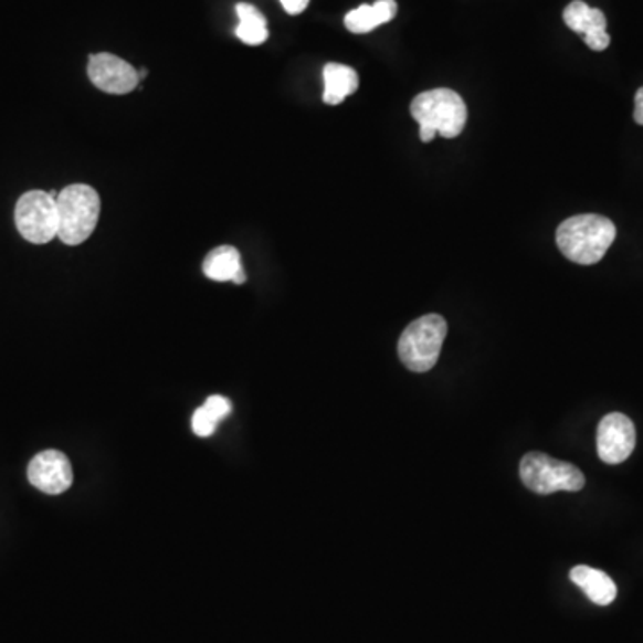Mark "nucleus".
<instances>
[{"instance_id":"obj_6","label":"nucleus","mask_w":643,"mask_h":643,"mask_svg":"<svg viewBox=\"0 0 643 643\" xmlns=\"http://www.w3.org/2000/svg\"><path fill=\"white\" fill-rule=\"evenodd\" d=\"M14 224L29 243L43 245L52 242L60 229L56 199L49 191H28L14 208Z\"/></svg>"},{"instance_id":"obj_13","label":"nucleus","mask_w":643,"mask_h":643,"mask_svg":"<svg viewBox=\"0 0 643 643\" xmlns=\"http://www.w3.org/2000/svg\"><path fill=\"white\" fill-rule=\"evenodd\" d=\"M397 10H399V6H397L396 0H378L372 6H359L356 10L347 13L346 28L355 34L370 33L379 25L396 19Z\"/></svg>"},{"instance_id":"obj_17","label":"nucleus","mask_w":643,"mask_h":643,"mask_svg":"<svg viewBox=\"0 0 643 643\" xmlns=\"http://www.w3.org/2000/svg\"><path fill=\"white\" fill-rule=\"evenodd\" d=\"M204 408L205 410H208V413H210V415L213 417L214 420H217V422H220V420H224L225 417H228L229 413H231V402H229L228 399H225V397L220 396L210 397V399L205 401Z\"/></svg>"},{"instance_id":"obj_16","label":"nucleus","mask_w":643,"mask_h":643,"mask_svg":"<svg viewBox=\"0 0 643 643\" xmlns=\"http://www.w3.org/2000/svg\"><path fill=\"white\" fill-rule=\"evenodd\" d=\"M217 425H219V422H217V420H214L213 417L208 413V410H205L204 405L199 408V410L196 411L193 419H191V428H193V433H196L197 436H201V439H208V436H211V434L214 433Z\"/></svg>"},{"instance_id":"obj_7","label":"nucleus","mask_w":643,"mask_h":643,"mask_svg":"<svg viewBox=\"0 0 643 643\" xmlns=\"http://www.w3.org/2000/svg\"><path fill=\"white\" fill-rule=\"evenodd\" d=\"M636 431L631 419L622 413L604 417L597 429V453L608 465H619L633 454Z\"/></svg>"},{"instance_id":"obj_18","label":"nucleus","mask_w":643,"mask_h":643,"mask_svg":"<svg viewBox=\"0 0 643 643\" xmlns=\"http://www.w3.org/2000/svg\"><path fill=\"white\" fill-rule=\"evenodd\" d=\"M288 14H301L308 8L309 0H280Z\"/></svg>"},{"instance_id":"obj_2","label":"nucleus","mask_w":643,"mask_h":643,"mask_svg":"<svg viewBox=\"0 0 643 643\" xmlns=\"http://www.w3.org/2000/svg\"><path fill=\"white\" fill-rule=\"evenodd\" d=\"M411 117L419 122L420 140L424 144L434 140V136L456 138L466 126V104L454 89H429L417 95L411 103Z\"/></svg>"},{"instance_id":"obj_14","label":"nucleus","mask_w":643,"mask_h":643,"mask_svg":"<svg viewBox=\"0 0 643 643\" xmlns=\"http://www.w3.org/2000/svg\"><path fill=\"white\" fill-rule=\"evenodd\" d=\"M359 88V77L355 68L340 63H329L324 68V103L336 106Z\"/></svg>"},{"instance_id":"obj_10","label":"nucleus","mask_w":643,"mask_h":643,"mask_svg":"<svg viewBox=\"0 0 643 643\" xmlns=\"http://www.w3.org/2000/svg\"><path fill=\"white\" fill-rule=\"evenodd\" d=\"M563 20L567 28L583 36V42L592 51L601 52L610 48L607 17L601 10L590 8L583 0H573L565 8Z\"/></svg>"},{"instance_id":"obj_15","label":"nucleus","mask_w":643,"mask_h":643,"mask_svg":"<svg viewBox=\"0 0 643 643\" xmlns=\"http://www.w3.org/2000/svg\"><path fill=\"white\" fill-rule=\"evenodd\" d=\"M236 14H239L240 24L234 33L239 36L240 42L252 45V48L266 42L268 28H266V19L262 11L247 2H240L236 4Z\"/></svg>"},{"instance_id":"obj_20","label":"nucleus","mask_w":643,"mask_h":643,"mask_svg":"<svg viewBox=\"0 0 643 643\" xmlns=\"http://www.w3.org/2000/svg\"><path fill=\"white\" fill-rule=\"evenodd\" d=\"M147 74H149V72H147V68H141V71H138V77H140V81L145 80V77H147Z\"/></svg>"},{"instance_id":"obj_9","label":"nucleus","mask_w":643,"mask_h":643,"mask_svg":"<svg viewBox=\"0 0 643 643\" xmlns=\"http://www.w3.org/2000/svg\"><path fill=\"white\" fill-rule=\"evenodd\" d=\"M29 483L43 494L60 495L71 488L74 472L71 462L60 451H43L28 466Z\"/></svg>"},{"instance_id":"obj_4","label":"nucleus","mask_w":643,"mask_h":643,"mask_svg":"<svg viewBox=\"0 0 643 643\" xmlns=\"http://www.w3.org/2000/svg\"><path fill=\"white\" fill-rule=\"evenodd\" d=\"M445 336H447V322L442 315L429 313L411 322L397 346L399 358L405 369L417 373L434 369V365L439 363Z\"/></svg>"},{"instance_id":"obj_11","label":"nucleus","mask_w":643,"mask_h":643,"mask_svg":"<svg viewBox=\"0 0 643 643\" xmlns=\"http://www.w3.org/2000/svg\"><path fill=\"white\" fill-rule=\"evenodd\" d=\"M202 271L208 280L219 281V283L231 281L234 285H243L247 280L245 272H243L239 249L231 247V245H220V247L213 249L205 256Z\"/></svg>"},{"instance_id":"obj_8","label":"nucleus","mask_w":643,"mask_h":643,"mask_svg":"<svg viewBox=\"0 0 643 643\" xmlns=\"http://www.w3.org/2000/svg\"><path fill=\"white\" fill-rule=\"evenodd\" d=\"M88 77L106 94L126 95L140 84L138 71L115 54H94L88 61Z\"/></svg>"},{"instance_id":"obj_12","label":"nucleus","mask_w":643,"mask_h":643,"mask_svg":"<svg viewBox=\"0 0 643 643\" xmlns=\"http://www.w3.org/2000/svg\"><path fill=\"white\" fill-rule=\"evenodd\" d=\"M570 579H572V583L578 584L587 593L588 599L593 604L608 607V604L615 601V583L602 570L592 569V567H587V565H579V567H573L570 570Z\"/></svg>"},{"instance_id":"obj_1","label":"nucleus","mask_w":643,"mask_h":643,"mask_svg":"<svg viewBox=\"0 0 643 643\" xmlns=\"http://www.w3.org/2000/svg\"><path fill=\"white\" fill-rule=\"evenodd\" d=\"M616 239V228L601 214H576L556 231V243L567 260L578 265H595Z\"/></svg>"},{"instance_id":"obj_19","label":"nucleus","mask_w":643,"mask_h":643,"mask_svg":"<svg viewBox=\"0 0 643 643\" xmlns=\"http://www.w3.org/2000/svg\"><path fill=\"white\" fill-rule=\"evenodd\" d=\"M634 122L643 126V86L634 95Z\"/></svg>"},{"instance_id":"obj_3","label":"nucleus","mask_w":643,"mask_h":643,"mask_svg":"<svg viewBox=\"0 0 643 643\" xmlns=\"http://www.w3.org/2000/svg\"><path fill=\"white\" fill-rule=\"evenodd\" d=\"M60 229L57 239L65 245H81L92 236L101 217V197L88 185H71L57 193Z\"/></svg>"},{"instance_id":"obj_5","label":"nucleus","mask_w":643,"mask_h":643,"mask_svg":"<svg viewBox=\"0 0 643 643\" xmlns=\"http://www.w3.org/2000/svg\"><path fill=\"white\" fill-rule=\"evenodd\" d=\"M520 479L535 494L550 495L556 492L583 489L584 476L572 463L560 462L544 453H529L520 462Z\"/></svg>"}]
</instances>
